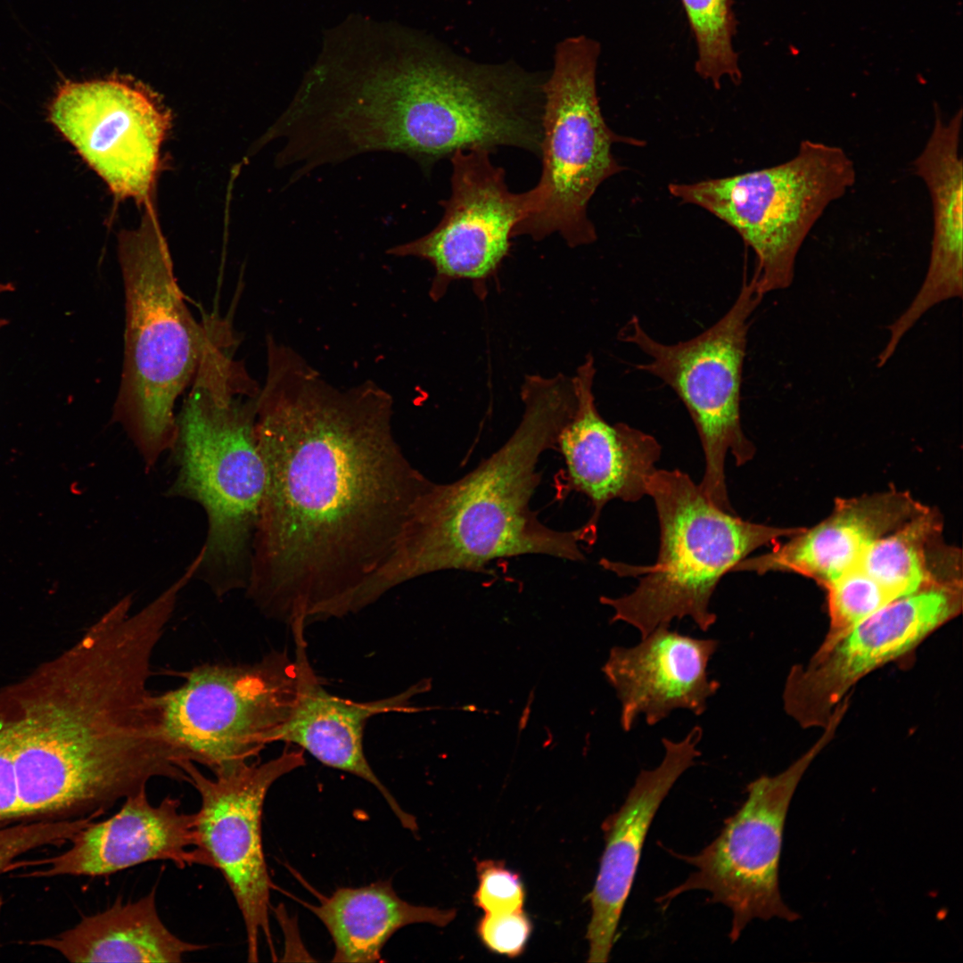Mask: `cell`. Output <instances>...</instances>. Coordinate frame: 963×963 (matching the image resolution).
Listing matches in <instances>:
<instances>
[{
    "label": "cell",
    "mask_w": 963,
    "mask_h": 963,
    "mask_svg": "<svg viewBox=\"0 0 963 963\" xmlns=\"http://www.w3.org/2000/svg\"><path fill=\"white\" fill-rule=\"evenodd\" d=\"M48 118L116 195L149 202L169 127V113L150 88L118 74L64 79Z\"/></svg>",
    "instance_id": "14"
},
{
    "label": "cell",
    "mask_w": 963,
    "mask_h": 963,
    "mask_svg": "<svg viewBox=\"0 0 963 963\" xmlns=\"http://www.w3.org/2000/svg\"><path fill=\"white\" fill-rule=\"evenodd\" d=\"M669 627L655 629L633 646L613 647L602 668L621 703L620 723L626 732L640 715L649 726L678 709L700 716L720 688L708 675L719 641Z\"/></svg>",
    "instance_id": "20"
},
{
    "label": "cell",
    "mask_w": 963,
    "mask_h": 963,
    "mask_svg": "<svg viewBox=\"0 0 963 963\" xmlns=\"http://www.w3.org/2000/svg\"><path fill=\"white\" fill-rule=\"evenodd\" d=\"M298 668V696L287 720L272 736L273 742L293 744L325 766L346 771L374 786L403 827L416 832L414 816L406 812L371 768L364 751V729L369 719L390 712H415L411 698L430 689L424 679L394 696L357 702L326 691L313 671L304 637L306 625L291 626Z\"/></svg>",
    "instance_id": "18"
},
{
    "label": "cell",
    "mask_w": 963,
    "mask_h": 963,
    "mask_svg": "<svg viewBox=\"0 0 963 963\" xmlns=\"http://www.w3.org/2000/svg\"><path fill=\"white\" fill-rule=\"evenodd\" d=\"M155 893L152 890L126 903L118 899L75 926L29 943L54 950L70 962L177 963L205 948L169 930L158 913Z\"/></svg>",
    "instance_id": "23"
},
{
    "label": "cell",
    "mask_w": 963,
    "mask_h": 963,
    "mask_svg": "<svg viewBox=\"0 0 963 963\" xmlns=\"http://www.w3.org/2000/svg\"><path fill=\"white\" fill-rule=\"evenodd\" d=\"M763 296L755 277L745 276L729 309L708 329L677 343L655 340L637 316L618 333L620 341L646 356L635 367L661 380L686 407L704 455L700 490L712 504L729 513L735 511L726 482V457L730 453L737 465H743L756 451L742 427L741 400L751 317Z\"/></svg>",
    "instance_id": "9"
},
{
    "label": "cell",
    "mask_w": 963,
    "mask_h": 963,
    "mask_svg": "<svg viewBox=\"0 0 963 963\" xmlns=\"http://www.w3.org/2000/svg\"><path fill=\"white\" fill-rule=\"evenodd\" d=\"M647 495L654 500L660 526L655 563L641 566L605 558L599 562L620 577L638 579L630 593L601 597L600 602L613 609L611 622H625L641 638L684 617L708 631L717 620L710 602L722 577L757 548L803 529L755 523L724 511L679 469H655Z\"/></svg>",
    "instance_id": "6"
},
{
    "label": "cell",
    "mask_w": 963,
    "mask_h": 963,
    "mask_svg": "<svg viewBox=\"0 0 963 963\" xmlns=\"http://www.w3.org/2000/svg\"><path fill=\"white\" fill-rule=\"evenodd\" d=\"M856 168L837 145L804 139L780 164L690 184L671 183L670 193L732 226L754 252L753 275L765 295L788 288L795 260L827 208L856 181Z\"/></svg>",
    "instance_id": "8"
},
{
    "label": "cell",
    "mask_w": 963,
    "mask_h": 963,
    "mask_svg": "<svg viewBox=\"0 0 963 963\" xmlns=\"http://www.w3.org/2000/svg\"><path fill=\"white\" fill-rule=\"evenodd\" d=\"M702 737L703 729L696 726L679 741L663 737L661 763L639 772L623 804L603 823L605 846L589 894L588 962L608 961L649 827L675 782L700 755Z\"/></svg>",
    "instance_id": "19"
},
{
    "label": "cell",
    "mask_w": 963,
    "mask_h": 963,
    "mask_svg": "<svg viewBox=\"0 0 963 963\" xmlns=\"http://www.w3.org/2000/svg\"><path fill=\"white\" fill-rule=\"evenodd\" d=\"M942 521L926 508L876 540L858 565L894 598L930 585L961 580L960 556L941 541Z\"/></svg>",
    "instance_id": "25"
},
{
    "label": "cell",
    "mask_w": 963,
    "mask_h": 963,
    "mask_svg": "<svg viewBox=\"0 0 963 963\" xmlns=\"http://www.w3.org/2000/svg\"><path fill=\"white\" fill-rule=\"evenodd\" d=\"M266 346L255 421L266 482L244 590L264 616L307 625L343 617L430 479L397 441L383 388H337L272 335Z\"/></svg>",
    "instance_id": "1"
},
{
    "label": "cell",
    "mask_w": 963,
    "mask_h": 963,
    "mask_svg": "<svg viewBox=\"0 0 963 963\" xmlns=\"http://www.w3.org/2000/svg\"><path fill=\"white\" fill-rule=\"evenodd\" d=\"M491 152H456L450 158L451 193L439 203L444 214L428 234L386 251L395 257H415L434 269L430 289L441 298L454 280L484 284L508 255L515 226L527 211V193H515L506 172L494 166Z\"/></svg>",
    "instance_id": "15"
},
{
    "label": "cell",
    "mask_w": 963,
    "mask_h": 963,
    "mask_svg": "<svg viewBox=\"0 0 963 963\" xmlns=\"http://www.w3.org/2000/svg\"><path fill=\"white\" fill-rule=\"evenodd\" d=\"M22 822L12 764L10 724L0 728V824Z\"/></svg>",
    "instance_id": "31"
},
{
    "label": "cell",
    "mask_w": 963,
    "mask_h": 963,
    "mask_svg": "<svg viewBox=\"0 0 963 963\" xmlns=\"http://www.w3.org/2000/svg\"><path fill=\"white\" fill-rule=\"evenodd\" d=\"M531 931V919L523 910L484 913L477 924V934L483 945L490 951L509 958L523 953Z\"/></svg>",
    "instance_id": "30"
},
{
    "label": "cell",
    "mask_w": 963,
    "mask_h": 963,
    "mask_svg": "<svg viewBox=\"0 0 963 963\" xmlns=\"http://www.w3.org/2000/svg\"><path fill=\"white\" fill-rule=\"evenodd\" d=\"M926 508L909 492L896 490L838 498L818 524L803 528L767 553L747 556L732 572L796 573L825 588L856 566L876 540Z\"/></svg>",
    "instance_id": "21"
},
{
    "label": "cell",
    "mask_w": 963,
    "mask_h": 963,
    "mask_svg": "<svg viewBox=\"0 0 963 963\" xmlns=\"http://www.w3.org/2000/svg\"><path fill=\"white\" fill-rule=\"evenodd\" d=\"M831 735L827 728L823 737L786 770L748 784L746 800L725 821L719 835L696 855H679L696 871L656 901L666 907L682 893L709 892L712 902L722 903L732 911L731 942L754 918L797 919L798 914L785 904L779 891L786 817L799 781Z\"/></svg>",
    "instance_id": "11"
},
{
    "label": "cell",
    "mask_w": 963,
    "mask_h": 963,
    "mask_svg": "<svg viewBox=\"0 0 963 963\" xmlns=\"http://www.w3.org/2000/svg\"><path fill=\"white\" fill-rule=\"evenodd\" d=\"M599 54L600 44L586 36L556 46L554 68L542 86L541 175L526 191L527 211L513 236L540 241L558 233L570 247L594 243L588 202L604 181L625 169L613 145H643L613 132L602 115L596 86Z\"/></svg>",
    "instance_id": "7"
},
{
    "label": "cell",
    "mask_w": 963,
    "mask_h": 963,
    "mask_svg": "<svg viewBox=\"0 0 963 963\" xmlns=\"http://www.w3.org/2000/svg\"><path fill=\"white\" fill-rule=\"evenodd\" d=\"M151 672L130 651L81 657L62 669L57 700L10 723L22 822L102 816L152 778L187 780Z\"/></svg>",
    "instance_id": "2"
},
{
    "label": "cell",
    "mask_w": 963,
    "mask_h": 963,
    "mask_svg": "<svg viewBox=\"0 0 963 963\" xmlns=\"http://www.w3.org/2000/svg\"><path fill=\"white\" fill-rule=\"evenodd\" d=\"M158 694L166 736L183 761L213 775L249 762L290 717L298 668L286 650L253 663H204Z\"/></svg>",
    "instance_id": "10"
},
{
    "label": "cell",
    "mask_w": 963,
    "mask_h": 963,
    "mask_svg": "<svg viewBox=\"0 0 963 963\" xmlns=\"http://www.w3.org/2000/svg\"><path fill=\"white\" fill-rule=\"evenodd\" d=\"M522 419L509 439L457 480H431L412 503L398 539L377 571L354 593L361 611L396 587L433 572H485L495 560L542 555L583 561L582 543L597 535L585 524L548 527L531 508L539 462L556 449L576 406L572 377L528 375L521 388Z\"/></svg>",
    "instance_id": "3"
},
{
    "label": "cell",
    "mask_w": 963,
    "mask_h": 963,
    "mask_svg": "<svg viewBox=\"0 0 963 963\" xmlns=\"http://www.w3.org/2000/svg\"><path fill=\"white\" fill-rule=\"evenodd\" d=\"M95 815L61 819L0 824V874L13 869V860L39 847L61 846L95 819Z\"/></svg>",
    "instance_id": "28"
},
{
    "label": "cell",
    "mask_w": 963,
    "mask_h": 963,
    "mask_svg": "<svg viewBox=\"0 0 963 963\" xmlns=\"http://www.w3.org/2000/svg\"><path fill=\"white\" fill-rule=\"evenodd\" d=\"M70 843L61 854L27 862L46 868L25 877H99L153 860H169L179 868L195 864L213 868L200 845L196 814L180 811L179 799L171 796L152 805L146 790L125 798L107 819L91 821Z\"/></svg>",
    "instance_id": "17"
},
{
    "label": "cell",
    "mask_w": 963,
    "mask_h": 963,
    "mask_svg": "<svg viewBox=\"0 0 963 963\" xmlns=\"http://www.w3.org/2000/svg\"><path fill=\"white\" fill-rule=\"evenodd\" d=\"M305 765L302 750L284 749L262 763L245 762L206 777L196 764L182 769L201 797L196 829L202 849L223 875L245 926L247 960L259 961L261 934L273 951L269 926V877L261 837L266 795L281 777Z\"/></svg>",
    "instance_id": "12"
},
{
    "label": "cell",
    "mask_w": 963,
    "mask_h": 963,
    "mask_svg": "<svg viewBox=\"0 0 963 963\" xmlns=\"http://www.w3.org/2000/svg\"><path fill=\"white\" fill-rule=\"evenodd\" d=\"M14 290V286L12 283L0 284V293L4 292H12ZM8 323L6 319L0 318V328Z\"/></svg>",
    "instance_id": "32"
},
{
    "label": "cell",
    "mask_w": 963,
    "mask_h": 963,
    "mask_svg": "<svg viewBox=\"0 0 963 963\" xmlns=\"http://www.w3.org/2000/svg\"><path fill=\"white\" fill-rule=\"evenodd\" d=\"M323 923L334 945L333 962L374 963L388 940L416 923L443 927L455 909L414 905L401 899L390 880L360 887H340L318 904L308 905Z\"/></svg>",
    "instance_id": "24"
},
{
    "label": "cell",
    "mask_w": 963,
    "mask_h": 963,
    "mask_svg": "<svg viewBox=\"0 0 963 963\" xmlns=\"http://www.w3.org/2000/svg\"><path fill=\"white\" fill-rule=\"evenodd\" d=\"M595 374L594 357L588 354L572 377L576 406L558 434L556 449L565 465L564 485L588 499L592 512L585 524L597 532L607 503L636 502L647 495L662 448L651 434L603 418L593 392Z\"/></svg>",
    "instance_id": "16"
},
{
    "label": "cell",
    "mask_w": 963,
    "mask_h": 963,
    "mask_svg": "<svg viewBox=\"0 0 963 963\" xmlns=\"http://www.w3.org/2000/svg\"><path fill=\"white\" fill-rule=\"evenodd\" d=\"M694 36L697 57L695 70L720 89L723 78L742 81L738 54L733 45L737 20L732 0H680Z\"/></svg>",
    "instance_id": "26"
},
{
    "label": "cell",
    "mask_w": 963,
    "mask_h": 963,
    "mask_svg": "<svg viewBox=\"0 0 963 963\" xmlns=\"http://www.w3.org/2000/svg\"><path fill=\"white\" fill-rule=\"evenodd\" d=\"M125 291L124 360L112 419L152 470L176 438L175 403L197 370L208 323L184 300L150 203L139 228L119 235Z\"/></svg>",
    "instance_id": "5"
},
{
    "label": "cell",
    "mask_w": 963,
    "mask_h": 963,
    "mask_svg": "<svg viewBox=\"0 0 963 963\" xmlns=\"http://www.w3.org/2000/svg\"><path fill=\"white\" fill-rule=\"evenodd\" d=\"M961 606L962 580L938 582L827 636L807 663L791 670L783 696L786 712L803 727H826L855 683L914 649Z\"/></svg>",
    "instance_id": "13"
},
{
    "label": "cell",
    "mask_w": 963,
    "mask_h": 963,
    "mask_svg": "<svg viewBox=\"0 0 963 963\" xmlns=\"http://www.w3.org/2000/svg\"><path fill=\"white\" fill-rule=\"evenodd\" d=\"M478 886L473 901L484 913L523 910L525 889L520 876L502 861L486 860L476 865Z\"/></svg>",
    "instance_id": "29"
},
{
    "label": "cell",
    "mask_w": 963,
    "mask_h": 963,
    "mask_svg": "<svg viewBox=\"0 0 963 963\" xmlns=\"http://www.w3.org/2000/svg\"><path fill=\"white\" fill-rule=\"evenodd\" d=\"M228 320L212 321L192 387L176 416L166 495L195 502L207 517L194 578L222 598L245 589L266 472L255 421L260 386L235 358Z\"/></svg>",
    "instance_id": "4"
},
{
    "label": "cell",
    "mask_w": 963,
    "mask_h": 963,
    "mask_svg": "<svg viewBox=\"0 0 963 963\" xmlns=\"http://www.w3.org/2000/svg\"><path fill=\"white\" fill-rule=\"evenodd\" d=\"M830 629L841 633L873 614L894 598L858 564L825 587Z\"/></svg>",
    "instance_id": "27"
},
{
    "label": "cell",
    "mask_w": 963,
    "mask_h": 963,
    "mask_svg": "<svg viewBox=\"0 0 963 963\" xmlns=\"http://www.w3.org/2000/svg\"><path fill=\"white\" fill-rule=\"evenodd\" d=\"M962 110L945 119L935 107L931 133L913 161L932 204L933 235L924 281L905 311L890 325L903 337L937 304L963 294V164L960 156Z\"/></svg>",
    "instance_id": "22"
}]
</instances>
